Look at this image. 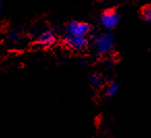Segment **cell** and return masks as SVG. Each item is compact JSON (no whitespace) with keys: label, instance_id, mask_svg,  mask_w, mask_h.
I'll use <instances>...</instances> for the list:
<instances>
[{"label":"cell","instance_id":"obj_2","mask_svg":"<svg viewBox=\"0 0 151 138\" xmlns=\"http://www.w3.org/2000/svg\"><path fill=\"white\" fill-rule=\"evenodd\" d=\"M120 22V14L117 9H106L99 16V24L105 28L106 31L115 29Z\"/></svg>","mask_w":151,"mask_h":138},{"label":"cell","instance_id":"obj_1","mask_svg":"<svg viewBox=\"0 0 151 138\" xmlns=\"http://www.w3.org/2000/svg\"><path fill=\"white\" fill-rule=\"evenodd\" d=\"M115 38L110 31H106L99 34L93 41V48L99 54H108L114 49Z\"/></svg>","mask_w":151,"mask_h":138},{"label":"cell","instance_id":"obj_6","mask_svg":"<svg viewBox=\"0 0 151 138\" xmlns=\"http://www.w3.org/2000/svg\"><path fill=\"white\" fill-rule=\"evenodd\" d=\"M119 90V84L117 82H110V83L107 84L105 88V96L108 97V98H113Z\"/></svg>","mask_w":151,"mask_h":138},{"label":"cell","instance_id":"obj_9","mask_svg":"<svg viewBox=\"0 0 151 138\" xmlns=\"http://www.w3.org/2000/svg\"><path fill=\"white\" fill-rule=\"evenodd\" d=\"M141 16H142L143 20L147 23H151V4L145 5L142 9H141Z\"/></svg>","mask_w":151,"mask_h":138},{"label":"cell","instance_id":"obj_5","mask_svg":"<svg viewBox=\"0 0 151 138\" xmlns=\"http://www.w3.org/2000/svg\"><path fill=\"white\" fill-rule=\"evenodd\" d=\"M36 42H37V44L40 45V46L50 47L55 44V42H56V36H55V33L52 30L47 29V30L42 31L38 34Z\"/></svg>","mask_w":151,"mask_h":138},{"label":"cell","instance_id":"obj_3","mask_svg":"<svg viewBox=\"0 0 151 138\" xmlns=\"http://www.w3.org/2000/svg\"><path fill=\"white\" fill-rule=\"evenodd\" d=\"M66 34L75 36H86L90 32L91 26L86 22L70 21L66 25Z\"/></svg>","mask_w":151,"mask_h":138},{"label":"cell","instance_id":"obj_8","mask_svg":"<svg viewBox=\"0 0 151 138\" xmlns=\"http://www.w3.org/2000/svg\"><path fill=\"white\" fill-rule=\"evenodd\" d=\"M90 84H91V86L94 88L101 87L104 84V80H103V78H101V76L99 75V74H93L90 77Z\"/></svg>","mask_w":151,"mask_h":138},{"label":"cell","instance_id":"obj_4","mask_svg":"<svg viewBox=\"0 0 151 138\" xmlns=\"http://www.w3.org/2000/svg\"><path fill=\"white\" fill-rule=\"evenodd\" d=\"M64 43L71 50L78 51V52L85 51L89 46V41L87 36H75L65 34Z\"/></svg>","mask_w":151,"mask_h":138},{"label":"cell","instance_id":"obj_7","mask_svg":"<svg viewBox=\"0 0 151 138\" xmlns=\"http://www.w3.org/2000/svg\"><path fill=\"white\" fill-rule=\"evenodd\" d=\"M23 38V34L19 29H13L7 33V40L12 44H18Z\"/></svg>","mask_w":151,"mask_h":138}]
</instances>
